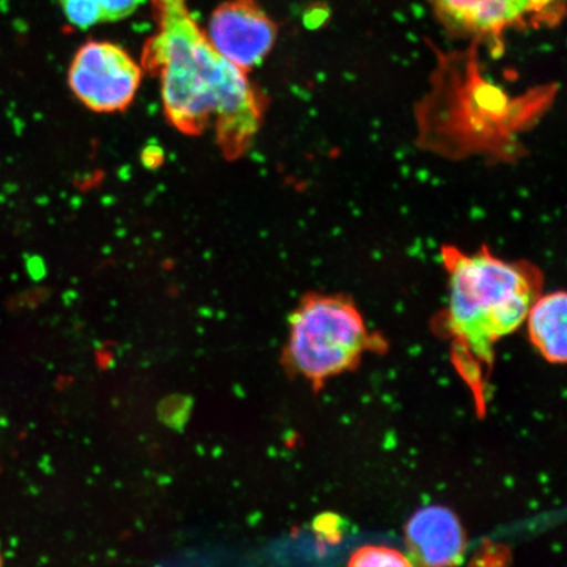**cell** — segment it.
Returning a JSON list of instances; mask_svg holds the SVG:
<instances>
[{
  "instance_id": "obj_1",
  "label": "cell",
  "mask_w": 567,
  "mask_h": 567,
  "mask_svg": "<svg viewBox=\"0 0 567 567\" xmlns=\"http://www.w3.org/2000/svg\"><path fill=\"white\" fill-rule=\"evenodd\" d=\"M152 3L157 33L145 42L142 69L159 80L168 123L193 137L213 126L224 158H243L264 123L266 96L213 48L187 0Z\"/></svg>"
},
{
  "instance_id": "obj_2",
  "label": "cell",
  "mask_w": 567,
  "mask_h": 567,
  "mask_svg": "<svg viewBox=\"0 0 567 567\" xmlns=\"http://www.w3.org/2000/svg\"><path fill=\"white\" fill-rule=\"evenodd\" d=\"M442 258L450 278L445 321L453 337V361L482 409L494 346L526 322L542 296L543 275L528 261L494 257L486 246L465 254L445 245Z\"/></svg>"
},
{
  "instance_id": "obj_3",
  "label": "cell",
  "mask_w": 567,
  "mask_h": 567,
  "mask_svg": "<svg viewBox=\"0 0 567 567\" xmlns=\"http://www.w3.org/2000/svg\"><path fill=\"white\" fill-rule=\"evenodd\" d=\"M476 45L470 52L453 55L463 83H460L450 56L441 55L458 84L439 68L434 91L420 111L421 137L430 142L443 136L431 146L437 147L442 140L452 136L441 151L461 154L463 151H502L505 141L524 131L551 97L547 87L512 97L484 80L478 71Z\"/></svg>"
},
{
  "instance_id": "obj_4",
  "label": "cell",
  "mask_w": 567,
  "mask_h": 567,
  "mask_svg": "<svg viewBox=\"0 0 567 567\" xmlns=\"http://www.w3.org/2000/svg\"><path fill=\"white\" fill-rule=\"evenodd\" d=\"M381 349L385 343L367 329L349 297L311 293L289 318L284 364L319 389L357 367L368 351Z\"/></svg>"
},
{
  "instance_id": "obj_5",
  "label": "cell",
  "mask_w": 567,
  "mask_h": 567,
  "mask_svg": "<svg viewBox=\"0 0 567 567\" xmlns=\"http://www.w3.org/2000/svg\"><path fill=\"white\" fill-rule=\"evenodd\" d=\"M439 23L455 38L503 52L512 31L551 30L563 23L566 0H425Z\"/></svg>"
},
{
  "instance_id": "obj_6",
  "label": "cell",
  "mask_w": 567,
  "mask_h": 567,
  "mask_svg": "<svg viewBox=\"0 0 567 567\" xmlns=\"http://www.w3.org/2000/svg\"><path fill=\"white\" fill-rule=\"evenodd\" d=\"M144 69L123 48L109 41H89L76 52L69 70V86L89 110L124 112L142 82Z\"/></svg>"
},
{
  "instance_id": "obj_7",
  "label": "cell",
  "mask_w": 567,
  "mask_h": 567,
  "mask_svg": "<svg viewBox=\"0 0 567 567\" xmlns=\"http://www.w3.org/2000/svg\"><path fill=\"white\" fill-rule=\"evenodd\" d=\"M207 35L225 60L248 73L271 53L278 25L257 0H226L213 10Z\"/></svg>"
},
{
  "instance_id": "obj_8",
  "label": "cell",
  "mask_w": 567,
  "mask_h": 567,
  "mask_svg": "<svg viewBox=\"0 0 567 567\" xmlns=\"http://www.w3.org/2000/svg\"><path fill=\"white\" fill-rule=\"evenodd\" d=\"M411 565L457 566L464 561L466 536L455 513L443 506H425L406 526Z\"/></svg>"
},
{
  "instance_id": "obj_9",
  "label": "cell",
  "mask_w": 567,
  "mask_h": 567,
  "mask_svg": "<svg viewBox=\"0 0 567 567\" xmlns=\"http://www.w3.org/2000/svg\"><path fill=\"white\" fill-rule=\"evenodd\" d=\"M567 300L565 292L540 296L526 318L532 343L553 364L567 358Z\"/></svg>"
},
{
  "instance_id": "obj_10",
  "label": "cell",
  "mask_w": 567,
  "mask_h": 567,
  "mask_svg": "<svg viewBox=\"0 0 567 567\" xmlns=\"http://www.w3.org/2000/svg\"><path fill=\"white\" fill-rule=\"evenodd\" d=\"M350 566H413L408 556L403 555L400 550H395L386 547H364L354 551L350 563Z\"/></svg>"
},
{
  "instance_id": "obj_11",
  "label": "cell",
  "mask_w": 567,
  "mask_h": 567,
  "mask_svg": "<svg viewBox=\"0 0 567 567\" xmlns=\"http://www.w3.org/2000/svg\"><path fill=\"white\" fill-rule=\"evenodd\" d=\"M63 13L71 25L89 30L103 21L97 0H60Z\"/></svg>"
},
{
  "instance_id": "obj_12",
  "label": "cell",
  "mask_w": 567,
  "mask_h": 567,
  "mask_svg": "<svg viewBox=\"0 0 567 567\" xmlns=\"http://www.w3.org/2000/svg\"><path fill=\"white\" fill-rule=\"evenodd\" d=\"M103 21H120L133 16L144 0H97Z\"/></svg>"
},
{
  "instance_id": "obj_13",
  "label": "cell",
  "mask_w": 567,
  "mask_h": 567,
  "mask_svg": "<svg viewBox=\"0 0 567 567\" xmlns=\"http://www.w3.org/2000/svg\"><path fill=\"white\" fill-rule=\"evenodd\" d=\"M2 564H3V557H2V555H0V565H2Z\"/></svg>"
}]
</instances>
